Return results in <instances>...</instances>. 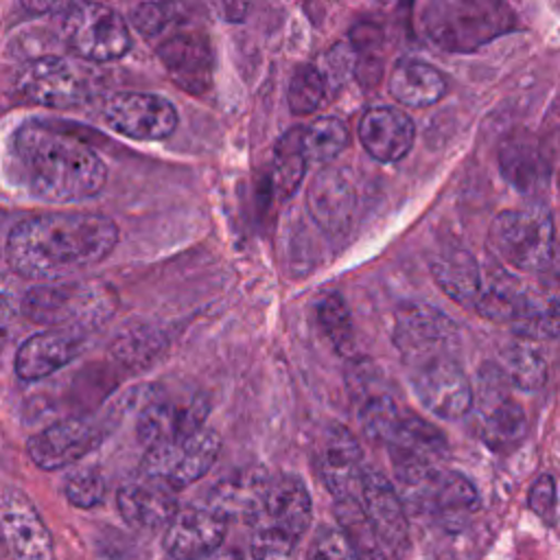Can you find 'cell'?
<instances>
[{
	"instance_id": "obj_11",
	"label": "cell",
	"mask_w": 560,
	"mask_h": 560,
	"mask_svg": "<svg viewBox=\"0 0 560 560\" xmlns=\"http://www.w3.org/2000/svg\"><path fill=\"white\" fill-rule=\"evenodd\" d=\"M392 341L409 368L440 357H455L459 346L457 324L440 308L424 302H405L394 311Z\"/></svg>"
},
{
	"instance_id": "obj_13",
	"label": "cell",
	"mask_w": 560,
	"mask_h": 560,
	"mask_svg": "<svg viewBox=\"0 0 560 560\" xmlns=\"http://www.w3.org/2000/svg\"><path fill=\"white\" fill-rule=\"evenodd\" d=\"M101 116L114 131L142 142L164 140L177 127L175 105L151 92H114L103 101Z\"/></svg>"
},
{
	"instance_id": "obj_10",
	"label": "cell",
	"mask_w": 560,
	"mask_h": 560,
	"mask_svg": "<svg viewBox=\"0 0 560 560\" xmlns=\"http://www.w3.org/2000/svg\"><path fill=\"white\" fill-rule=\"evenodd\" d=\"M219 451V433L203 427L186 438L149 446L140 462V470L144 479L164 483L171 490H182L199 481L214 466Z\"/></svg>"
},
{
	"instance_id": "obj_1",
	"label": "cell",
	"mask_w": 560,
	"mask_h": 560,
	"mask_svg": "<svg viewBox=\"0 0 560 560\" xmlns=\"http://www.w3.org/2000/svg\"><path fill=\"white\" fill-rule=\"evenodd\" d=\"M7 168L15 186L48 203L92 199L107 182L101 155L66 129L26 120L9 138Z\"/></svg>"
},
{
	"instance_id": "obj_33",
	"label": "cell",
	"mask_w": 560,
	"mask_h": 560,
	"mask_svg": "<svg viewBox=\"0 0 560 560\" xmlns=\"http://www.w3.org/2000/svg\"><path fill=\"white\" fill-rule=\"evenodd\" d=\"M335 516L339 523V532L343 534L359 560H387L385 547L378 540L374 527L370 525L357 497L335 501Z\"/></svg>"
},
{
	"instance_id": "obj_9",
	"label": "cell",
	"mask_w": 560,
	"mask_h": 560,
	"mask_svg": "<svg viewBox=\"0 0 560 560\" xmlns=\"http://www.w3.org/2000/svg\"><path fill=\"white\" fill-rule=\"evenodd\" d=\"M499 258L518 271H542L553 258V223L542 208L501 212L490 228Z\"/></svg>"
},
{
	"instance_id": "obj_15",
	"label": "cell",
	"mask_w": 560,
	"mask_h": 560,
	"mask_svg": "<svg viewBox=\"0 0 560 560\" xmlns=\"http://www.w3.org/2000/svg\"><path fill=\"white\" fill-rule=\"evenodd\" d=\"M411 370L413 392L431 413L457 420L472 409L475 389L455 357H440Z\"/></svg>"
},
{
	"instance_id": "obj_41",
	"label": "cell",
	"mask_w": 560,
	"mask_h": 560,
	"mask_svg": "<svg viewBox=\"0 0 560 560\" xmlns=\"http://www.w3.org/2000/svg\"><path fill=\"white\" fill-rule=\"evenodd\" d=\"M357 59L359 55L350 44H335L313 66L322 74L326 90L335 92L352 77V72L357 70Z\"/></svg>"
},
{
	"instance_id": "obj_19",
	"label": "cell",
	"mask_w": 560,
	"mask_h": 560,
	"mask_svg": "<svg viewBox=\"0 0 560 560\" xmlns=\"http://www.w3.org/2000/svg\"><path fill=\"white\" fill-rule=\"evenodd\" d=\"M357 499L383 547L394 551L405 549L409 542V514L394 483L381 470L365 466Z\"/></svg>"
},
{
	"instance_id": "obj_32",
	"label": "cell",
	"mask_w": 560,
	"mask_h": 560,
	"mask_svg": "<svg viewBox=\"0 0 560 560\" xmlns=\"http://www.w3.org/2000/svg\"><path fill=\"white\" fill-rule=\"evenodd\" d=\"M518 339L549 341L560 337V302L549 295L529 291L518 313L510 322Z\"/></svg>"
},
{
	"instance_id": "obj_6",
	"label": "cell",
	"mask_w": 560,
	"mask_h": 560,
	"mask_svg": "<svg viewBox=\"0 0 560 560\" xmlns=\"http://www.w3.org/2000/svg\"><path fill=\"white\" fill-rule=\"evenodd\" d=\"M514 24L512 9L497 0H433L418 13L422 35L448 52H472Z\"/></svg>"
},
{
	"instance_id": "obj_14",
	"label": "cell",
	"mask_w": 560,
	"mask_h": 560,
	"mask_svg": "<svg viewBox=\"0 0 560 560\" xmlns=\"http://www.w3.org/2000/svg\"><path fill=\"white\" fill-rule=\"evenodd\" d=\"M0 540L13 560H55L52 536L42 514L11 483H0Z\"/></svg>"
},
{
	"instance_id": "obj_27",
	"label": "cell",
	"mask_w": 560,
	"mask_h": 560,
	"mask_svg": "<svg viewBox=\"0 0 560 560\" xmlns=\"http://www.w3.org/2000/svg\"><path fill=\"white\" fill-rule=\"evenodd\" d=\"M499 166L505 179L523 192H536L549 179L547 160L536 138L525 131H514L501 142Z\"/></svg>"
},
{
	"instance_id": "obj_22",
	"label": "cell",
	"mask_w": 560,
	"mask_h": 560,
	"mask_svg": "<svg viewBox=\"0 0 560 560\" xmlns=\"http://www.w3.org/2000/svg\"><path fill=\"white\" fill-rule=\"evenodd\" d=\"M354 208V186L339 168L326 166L311 179L306 190V210L326 234H343L352 223Z\"/></svg>"
},
{
	"instance_id": "obj_5",
	"label": "cell",
	"mask_w": 560,
	"mask_h": 560,
	"mask_svg": "<svg viewBox=\"0 0 560 560\" xmlns=\"http://www.w3.org/2000/svg\"><path fill=\"white\" fill-rule=\"evenodd\" d=\"M313 501L298 475L269 477L249 514V551L254 560H282L308 529Z\"/></svg>"
},
{
	"instance_id": "obj_12",
	"label": "cell",
	"mask_w": 560,
	"mask_h": 560,
	"mask_svg": "<svg viewBox=\"0 0 560 560\" xmlns=\"http://www.w3.org/2000/svg\"><path fill=\"white\" fill-rule=\"evenodd\" d=\"M15 92L24 101L42 107L70 109L88 101L90 85L88 77L72 59L61 55H42L18 70Z\"/></svg>"
},
{
	"instance_id": "obj_35",
	"label": "cell",
	"mask_w": 560,
	"mask_h": 560,
	"mask_svg": "<svg viewBox=\"0 0 560 560\" xmlns=\"http://www.w3.org/2000/svg\"><path fill=\"white\" fill-rule=\"evenodd\" d=\"M306 171V155L302 147V129H289L280 136L273 147L271 184L273 190L284 199L295 192Z\"/></svg>"
},
{
	"instance_id": "obj_28",
	"label": "cell",
	"mask_w": 560,
	"mask_h": 560,
	"mask_svg": "<svg viewBox=\"0 0 560 560\" xmlns=\"http://www.w3.org/2000/svg\"><path fill=\"white\" fill-rule=\"evenodd\" d=\"M431 273L438 287L455 302L475 306L483 273L475 256L462 247H446L431 258Z\"/></svg>"
},
{
	"instance_id": "obj_42",
	"label": "cell",
	"mask_w": 560,
	"mask_h": 560,
	"mask_svg": "<svg viewBox=\"0 0 560 560\" xmlns=\"http://www.w3.org/2000/svg\"><path fill=\"white\" fill-rule=\"evenodd\" d=\"M171 11L173 7L168 4H155V2H144V4H136L129 13L133 26L144 33L147 37L162 33L166 28V24L171 22Z\"/></svg>"
},
{
	"instance_id": "obj_16",
	"label": "cell",
	"mask_w": 560,
	"mask_h": 560,
	"mask_svg": "<svg viewBox=\"0 0 560 560\" xmlns=\"http://www.w3.org/2000/svg\"><path fill=\"white\" fill-rule=\"evenodd\" d=\"M503 383L499 368L486 370L479 376V402H475L479 438L494 451L514 448L527 433L525 409L508 396Z\"/></svg>"
},
{
	"instance_id": "obj_31",
	"label": "cell",
	"mask_w": 560,
	"mask_h": 560,
	"mask_svg": "<svg viewBox=\"0 0 560 560\" xmlns=\"http://www.w3.org/2000/svg\"><path fill=\"white\" fill-rule=\"evenodd\" d=\"M527 293L529 289L525 284H521L508 271L499 269V271H492L490 276H483L481 291L472 308L492 322L510 324L518 313L521 304L525 302Z\"/></svg>"
},
{
	"instance_id": "obj_37",
	"label": "cell",
	"mask_w": 560,
	"mask_h": 560,
	"mask_svg": "<svg viewBox=\"0 0 560 560\" xmlns=\"http://www.w3.org/2000/svg\"><path fill=\"white\" fill-rule=\"evenodd\" d=\"M304 155L313 162H330L348 147V127L335 116H322L302 129Z\"/></svg>"
},
{
	"instance_id": "obj_29",
	"label": "cell",
	"mask_w": 560,
	"mask_h": 560,
	"mask_svg": "<svg viewBox=\"0 0 560 560\" xmlns=\"http://www.w3.org/2000/svg\"><path fill=\"white\" fill-rule=\"evenodd\" d=\"M389 92L402 105L427 107L444 96L446 81L433 66L418 59H402L392 70Z\"/></svg>"
},
{
	"instance_id": "obj_39",
	"label": "cell",
	"mask_w": 560,
	"mask_h": 560,
	"mask_svg": "<svg viewBox=\"0 0 560 560\" xmlns=\"http://www.w3.org/2000/svg\"><path fill=\"white\" fill-rule=\"evenodd\" d=\"M328 90L324 85L322 74L317 72V68L313 63L308 66H300L291 81H289V92H287V101L293 114L298 116H306L313 114L326 98Z\"/></svg>"
},
{
	"instance_id": "obj_30",
	"label": "cell",
	"mask_w": 560,
	"mask_h": 560,
	"mask_svg": "<svg viewBox=\"0 0 560 560\" xmlns=\"http://www.w3.org/2000/svg\"><path fill=\"white\" fill-rule=\"evenodd\" d=\"M269 477L256 472V470H247V472H236L223 481H219L210 497H208V508H212L214 512H219L225 521L230 518H249V514L254 512L260 492L265 488Z\"/></svg>"
},
{
	"instance_id": "obj_23",
	"label": "cell",
	"mask_w": 560,
	"mask_h": 560,
	"mask_svg": "<svg viewBox=\"0 0 560 560\" xmlns=\"http://www.w3.org/2000/svg\"><path fill=\"white\" fill-rule=\"evenodd\" d=\"M83 350V337L77 330L52 328L35 332L22 341L13 365L22 381H42L68 365Z\"/></svg>"
},
{
	"instance_id": "obj_25",
	"label": "cell",
	"mask_w": 560,
	"mask_h": 560,
	"mask_svg": "<svg viewBox=\"0 0 560 560\" xmlns=\"http://www.w3.org/2000/svg\"><path fill=\"white\" fill-rule=\"evenodd\" d=\"M158 57L186 92L201 94L212 83V48L201 33H179L160 44Z\"/></svg>"
},
{
	"instance_id": "obj_2",
	"label": "cell",
	"mask_w": 560,
	"mask_h": 560,
	"mask_svg": "<svg viewBox=\"0 0 560 560\" xmlns=\"http://www.w3.org/2000/svg\"><path fill=\"white\" fill-rule=\"evenodd\" d=\"M118 225L98 212H44L18 221L4 245L9 267L31 280H61L105 260Z\"/></svg>"
},
{
	"instance_id": "obj_7",
	"label": "cell",
	"mask_w": 560,
	"mask_h": 560,
	"mask_svg": "<svg viewBox=\"0 0 560 560\" xmlns=\"http://www.w3.org/2000/svg\"><path fill=\"white\" fill-rule=\"evenodd\" d=\"M116 304V293L107 284L59 280L28 289L22 298V313L35 324L72 330L105 322Z\"/></svg>"
},
{
	"instance_id": "obj_8",
	"label": "cell",
	"mask_w": 560,
	"mask_h": 560,
	"mask_svg": "<svg viewBox=\"0 0 560 560\" xmlns=\"http://www.w3.org/2000/svg\"><path fill=\"white\" fill-rule=\"evenodd\" d=\"M61 31L68 48L88 61L105 63L120 59L131 48L127 20L109 4L72 2L61 18Z\"/></svg>"
},
{
	"instance_id": "obj_4",
	"label": "cell",
	"mask_w": 560,
	"mask_h": 560,
	"mask_svg": "<svg viewBox=\"0 0 560 560\" xmlns=\"http://www.w3.org/2000/svg\"><path fill=\"white\" fill-rule=\"evenodd\" d=\"M394 488L407 514L429 516L444 532L457 534L479 512L481 499L468 477L442 470L433 462L392 453Z\"/></svg>"
},
{
	"instance_id": "obj_20",
	"label": "cell",
	"mask_w": 560,
	"mask_h": 560,
	"mask_svg": "<svg viewBox=\"0 0 560 560\" xmlns=\"http://www.w3.org/2000/svg\"><path fill=\"white\" fill-rule=\"evenodd\" d=\"M315 468L335 501L357 497L365 468L357 438L346 427H326L315 451Z\"/></svg>"
},
{
	"instance_id": "obj_17",
	"label": "cell",
	"mask_w": 560,
	"mask_h": 560,
	"mask_svg": "<svg viewBox=\"0 0 560 560\" xmlns=\"http://www.w3.org/2000/svg\"><path fill=\"white\" fill-rule=\"evenodd\" d=\"M105 440V429L90 418H68L48 424L26 442V453L42 470L77 464Z\"/></svg>"
},
{
	"instance_id": "obj_24",
	"label": "cell",
	"mask_w": 560,
	"mask_h": 560,
	"mask_svg": "<svg viewBox=\"0 0 560 560\" xmlns=\"http://www.w3.org/2000/svg\"><path fill=\"white\" fill-rule=\"evenodd\" d=\"M116 505L122 521L140 532L166 529L179 510L175 490L144 477L120 486L116 492Z\"/></svg>"
},
{
	"instance_id": "obj_18",
	"label": "cell",
	"mask_w": 560,
	"mask_h": 560,
	"mask_svg": "<svg viewBox=\"0 0 560 560\" xmlns=\"http://www.w3.org/2000/svg\"><path fill=\"white\" fill-rule=\"evenodd\" d=\"M228 521L208 505L177 510L164 529V551L171 560H201L223 547Z\"/></svg>"
},
{
	"instance_id": "obj_26",
	"label": "cell",
	"mask_w": 560,
	"mask_h": 560,
	"mask_svg": "<svg viewBox=\"0 0 560 560\" xmlns=\"http://www.w3.org/2000/svg\"><path fill=\"white\" fill-rule=\"evenodd\" d=\"M363 149L378 162L402 160L413 144V122L396 107L368 109L357 127Z\"/></svg>"
},
{
	"instance_id": "obj_36",
	"label": "cell",
	"mask_w": 560,
	"mask_h": 560,
	"mask_svg": "<svg viewBox=\"0 0 560 560\" xmlns=\"http://www.w3.org/2000/svg\"><path fill=\"white\" fill-rule=\"evenodd\" d=\"M166 348L164 335L147 324H138L133 328H127L125 332H120L114 343H112V352L114 357L133 370H142L149 363H153Z\"/></svg>"
},
{
	"instance_id": "obj_44",
	"label": "cell",
	"mask_w": 560,
	"mask_h": 560,
	"mask_svg": "<svg viewBox=\"0 0 560 560\" xmlns=\"http://www.w3.org/2000/svg\"><path fill=\"white\" fill-rule=\"evenodd\" d=\"M313 560H359L343 538L339 529L326 527L319 532L315 547H313Z\"/></svg>"
},
{
	"instance_id": "obj_45",
	"label": "cell",
	"mask_w": 560,
	"mask_h": 560,
	"mask_svg": "<svg viewBox=\"0 0 560 560\" xmlns=\"http://www.w3.org/2000/svg\"><path fill=\"white\" fill-rule=\"evenodd\" d=\"M201 560H243V556H241V551H236V549H219V551H214L212 556L201 558Z\"/></svg>"
},
{
	"instance_id": "obj_3",
	"label": "cell",
	"mask_w": 560,
	"mask_h": 560,
	"mask_svg": "<svg viewBox=\"0 0 560 560\" xmlns=\"http://www.w3.org/2000/svg\"><path fill=\"white\" fill-rule=\"evenodd\" d=\"M352 372L350 387L359 405V418L363 431L372 440L383 442L392 453L420 457L433 464L446 455L448 444L444 433L418 413L405 409L385 387L374 365H354Z\"/></svg>"
},
{
	"instance_id": "obj_21",
	"label": "cell",
	"mask_w": 560,
	"mask_h": 560,
	"mask_svg": "<svg viewBox=\"0 0 560 560\" xmlns=\"http://www.w3.org/2000/svg\"><path fill=\"white\" fill-rule=\"evenodd\" d=\"M208 416V402L203 396H190L186 400L149 398L138 416V440L149 448L168 440L186 438L203 429Z\"/></svg>"
},
{
	"instance_id": "obj_40",
	"label": "cell",
	"mask_w": 560,
	"mask_h": 560,
	"mask_svg": "<svg viewBox=\"0 0 560 560\" xmlns=\"http://www.w3.org/2000/svg\"><path fill=\"white\" fill-rule=\"evenodd\" d=\"M105 490H107L105 477L96 466L77 468L66 477V483H63L66 499L79 510L96 508L105 499Z\"/></svg>"
},
{
	"instance_id": "obj_34",
	"label": "cell",
	"mask_w": 560,
	"mask_h": 560,
	"mask_svg": "<svg viewBox=\"0 0 560 560\" xmlns=\"http://www.w3.org/2000/svg\"><path fill=\"white\" fill-rule=\"evenodd\" d=\"M499 370L505 383L525 392H534L547 381V361L542 352L534 346V341L525 339H516L505 346Z\"/></svg>"
},
{
	"instance_id": "obj_38",
	"label": "cell",
	"mask_w": 560,
	"mask_h": 560,
	"mask_svg": "<svg viewBox=\"0 0 560 560\" xmlns=\"http://www.w3.org/2000/svg\"><path fill=\"white\" fill-rule=\"evenodd\" d=\"M317 324L337 352H350L354 348V328L346 300L339 293H326L317 302Z\"/></svg>"
},
{
	"instance_id": "obj_43",
	"label": "cell",
	"mask_w": 560,
	"mask_h": 560,
	"mask_svg": "<svg viewBox=\"0 0 560 560\" xmlns=\"http://www.w3.org/2000/svg\"><path fill=\"white\" fill-rule=\"evenodd\" d=\"M529 510L545 523H551L556 516V479L551 475H540L527 494Z\"/></svg>"
}]
</instances>
